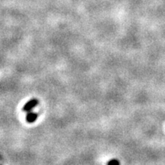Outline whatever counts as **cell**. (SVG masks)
Listing matches in <instances>:
<instances>
[{"mask_svg":"<svg viewBox=\"0 0 165 165\" xmlns=\"http://www.w3.org/2000/svg\"><path fill=\"white\" fill-rule=\"evenodd\" d=\"M37 104V100H30V101H28V103L25 105V106L23 107V109H24V111L29 112V111H31V110Z\"/></svg>","mask_w":165,"mask_h":165,"instance_id":"1","label":"cell"},{"mask_svg":"<svg viewBox=\"0 0 165 165\" xmlns=\"http://www.w3.org/2000/svg\"><path fill=\"white\" fill-rule=\"evenodd\" d=\"M37 115L36 114V113L30 112L27 115L26 120H27L28 122H30V123H32V122H34V121L37 119Z\"/></svg>","mask_w":165,"mask_h":165,"instance_id":"2","label":"cell"},{"mask_svg":"<svg viewBox=\"0 0 165 165\" xmlns=\"http://www.w3.org/2000/svg\"><path fill=\"white\" fill-rule=\"evenodd\" d=\"M107 165H120V163H119V161H118V160L113 159L109 161V162H108Z\"/></svg>","mask_w":165,"mask_h":165,"instance_id":"3","label":"cell"}]
</instances>
